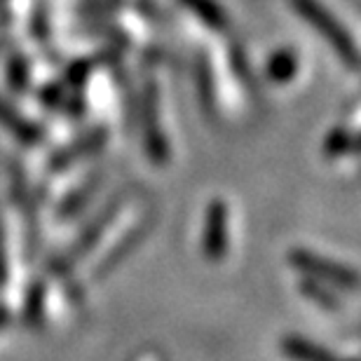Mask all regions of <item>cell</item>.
<instances>
[{
	"mask_svg": "<svg viewBox=\"0 0 361 361\" xmlns=\"http://www.w3.org/2000/svg\"><path fill=\"white\" fill-rule=\"evenodd\" d=\"M288 261L295 270L310 274V277L319 279V281H326L331 286H341V288H359L361 286V277L350 268H345L341 263H334L324 256H317V254H310V251H291Z\"/></svg>",
	"mask_w": 361,
	"mask_h": 361,
	"instance_id": "cell-2",
	"label": "cell"
},
{
	"mask_svg": "<svg viewBox=\"0 0 361 361\" xmlns=\"http://www.w3.org/2000/svg\"><path fill=\"white\" fill-rule=\"evenodd\" d=\"M295 12H300L302 17L310 21V26H314L319 31L331 47L341 54V59L345 66L357 68L359 66V49L355 45V40L350 38V33L338 24V19H334L329 14V10L324 7L319 0H293Z\"/></svg>",
	"mask_w": 361,
	"mask_h": 361,
	"instance_id": "cell-1",
	"label": "cell"
},
{
	"mask_svg": "<svg viewBox=\"0 0 361 361\" xmlns=\"http://www.w3.org/2000/svg\"><path fill=\"white\" fill-rule=\"evenodd\" d=\"M204 226V254L212 261H219L228 249V207L223 202H212Z\"/></svg>",
	"mask_w": 361,
	"mask_h": 361,
	"instance_id": "cell-3",
	"label": "cell"
},
{
	"mask_svg": "<svg viewBox=\"0 0 361 361\" xmlns=\"http://www.w3.org/2000/svg\"><path fill=\"white\" fill-rule=\"evenodd\" d=\"M295 68H298L295 56L288 49H281V52L272 54V59L268 63V75L274 82H286L295 75Z\"/></svg>",
	"mask_w": 361,
	"mask_h": 361,
	"instance_id": "cell-6",
	"label": "cell"
},
{
	"mask_svg": "<svg viewBox=\"0 0 361 361\" xmlns=\"http://www.w3.org/2000/svg\"><path fill=\"white\" fill-rule=\"evenodd\" d=\"M183 5L192 14H197V17L204 21L209 28H214V31H226L230 26L228 12L223 10L216 0H183Z\"/></svg>",
	"mask_w": 361,
	"mask_h": 361,
	"instance_id": "cell-4",
	"label": "cell"
},
{
	"mask_svg": "<svg viewBox=\"0 0 361 361\" xmlns=\"http://www.w3.org/2000/svg\"><path fill=\"white\" fill-rule=\"evenodd\" d=\"M284 352L293 361H341L324 348H317V345L307 343L305 338H295V336L284 341Z\"/></svg>",
	"mask_w": 361,
	"mask_h": 361,
	"instance_id": "cell-5",
	"label": "cell"
},
{
	"mask_svg": "<svg viewBox=\"0 0 361 361\" xmlns=\"http://www.w3.org/2000/svg\"><path fill=\"white\" fill-rule=\"evenodd\" d=\"M302 291H305L307 295H312V298H319V300H322V305H326V307H336L334 295H329L326 291H324L322 286L310 284V281H305V286H302Z\"/></svg>",
	"mask_w": 361,
	"mask_h": 361,
	"instance_id": "cell-7",
	"label": "cell"
}]
</instances>
